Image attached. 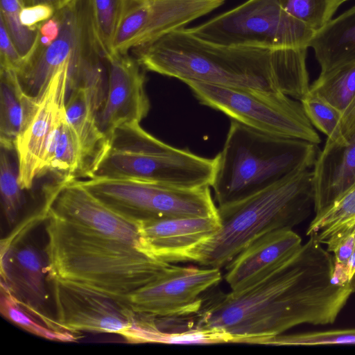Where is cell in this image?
<instances>
[{
  "instance_id": "cell-23",
  "label": "cell",
  "mask_w": 355,
  "mask_h": 355,
  "mask_svg": "<svg viewBox=\"0 0 355 355\" xmlns=\"http://www.w3.org/2000/svg\"><path fill=\"white\" fill-rule=\"evenodd\" d=\"M51 174L55 182H70L83 177L82 157L77 138L69 125L65 111L47 139L38 178Z\"/></svg>"
},
{
  "instance_id": "cell-21",
  "label": "cell",
  "mask_w": 355,
  "mask_h": 355,
  "mask_svg": "<svg viewBox=\"0 0 355 355\" xmlns=\"http://www.w3.org/2000/svg\"><path fill=\"white\" fill-rule=\"evenodd\" d=\"M309 47L313 49L321 74L354 63L355 6L315 31Z\"/></svg>"
},
{
  "instance_id": "cell-19",
  "label": "cell",
  "mask_w": 355,
  "mask_h": 355,
  "mask_svg": "<svg viewBox=\"0 0 355 355\" xmlns=\"http://www.w3.org/2000/svg\"><path fill=\"white\" fill-rule=\"evenodd\" d=\"M312 171L317 214L355 185V132L345 144L327 139Z\"/></svg>"
},
{
  "instance_id": "cell-40",
  "label": "cell",
  "mask_w": 355,
  "mask_h": 355,
  "mask_svg": "<svg viewBox=\"0 0 355 355\" xmlns=\"http://www.w3.org/2000/svg\"><path fill=\"white\" fill-rule=\"evenodd\" d=\"M350 284L353 289V291L355 292V273L350 280Z\"/></svg>"
},
{
  "instance_id": "cell-27",
  "label": "cell",
  "mask_w": 355,
  "mask_h": 355,
  "mask_svg": "<svg viewBox=\"0 0 355 355\" xmlns=\"http://www.w3.org/2000/svg\"><path fill=\"white\" fill-rule=\"evenodd\" d=\"M300 102L312 125L322 132L328 140L338 144L346 143L342 130V113L340 111L310 92Z\"/></svg>"
},
{
  "instance_id": "cell-5",
  "label": "cell",
  "mask_w": 355,
  "mask_h": 355,
  "mask_svg": "<svg viewBox=\"0 0 355 355\" xmlns=\"http://www.w3.org/2000/svg\"><path fill=\"white\" fill-rule=\"evenodd\" d=\"M312 209L313 171L304 169L242 201L218 207L220 228L196 251L192 262L220 268L260 236L300 224Z\"/></svg>"
},
{
  "instance_id": "cell-22",
  "label": "cell",
  "mask_w": 355,
  "mask_h": 355,
  "mask_svg": "<svg viewBox=\"0 0 355 355\" xmlns=\"http://www.w3.org/2000/svg\"><path fill=\"white\" fill-rule=\"evenodd\" d=\"M38 105V101L26 94L13 69H0V144L15 150V142Z\"/></svg>"
},
{
  "instance_id": "cell-37",
  "label": "cell",
  "mask_w": 355,
  "mask_h": 355,
  "mask_svg": "<svg viewBox=\"0 0 355 355\" xmlns=\"http://www.w3.org/2000/svg\"><path fill=\"white\" fill-rule=\"evenodd\" d=\"M40 35L52 43L59 35L60 24L58 19L53 16L49 19L40 24Z\"/></svg>"
},
{
  "instance_id": "cell-17",
  "label": "cell",
  "mask_w": 355,
  "mask_h": 355,
  "mask_svg": "<svg viewBox=\"0 0 355 355\" xmlns=\"http://www.w3.org/2000/svg\"><path fill=\"white\" fill-rule=\"evenodd\" d=\"M147 251L167 263L191 261L220 226L218 215L163 218L139 224Z\"/></svg>"
},
{
  "instance_id": "cell-35",
  "label": "cell",
  "mask_w": 355,
  "mask_h": 355,
  "mask_svg": "<svg viewBox=\"0 0 355 355\" xmlns=\"http://www.w3.org/2000/svg\"><path fill=\"white\" fill-rule=\"evenodd\" d=\"M355 248V231L345 237L336 246L334 253V263L347 266Z\"/></svg>"
},
{
  "instance_id": "cell-39",
  "label": "cell",
  "mask_w": 355,
  "mask_h": 355,
  "mask_svg": "<svg viewBox=\"0 0 355 355\" xmlns=\"http://www.w3.org/2000/svg\"><path fill=\"white\" fill-rule=\"evenodd\" d=\"M347 272L349 277V281L355 273V248L353 252L352 257H350L347 266Z\"/></svg>"
},
{
  "instance_id": "cell-25",
  "label": "cell",
  "mask_w": 355,
  "mask_h": 355,
  "mask_svg": "<svg viewBox=\"0 0 355 355\" xmlns=\"http://www.w3.org/2000/svg\"><path fill=\"white\" fill-rule=\"evenodd\" d=\"M309 92L328 102L343 115L355 98V62L320 73L310 85Z\"/></svg>"
},
{
  "instance_id": "cell-12",
  "label": "cell",
  "mask_w": 355,
  "mask_h": 355,
  "mask_svg": "<svg viewBox=\"0 0 355 355\" xmlns=\"http://www.w3.org/2000/svg\"><path fill=\"white\" fill-rule=\"evenodd\" d=\"M218 268L168 266L155 279L132 293L127 304L155 317H187L200 309L203 294L221 281Z\"/></svg>"
},
{
  "instance_id": "cell-1",
  "label": "cell",
  "mask_w": 355,
  "mask_h": 355,
  "mask_svg": "<svg viewBox=\"0 0 355 355\" xmlns=\"http://www.w3.org/2000/svg\"><path fill=\"white\" fill-rule=\"evenodd\" d=\"M44 206L48 281L56 279L127 303L132 293L171 264L147 252L137 225L79 184L61 188L51 210Z\"/></svg>"
},
{
  "instance_id": "cell-9",
  "label": "cell",
  "mask_w": 355,
  "mask_h": 355,
  "mask_svg": "<svg viewBox=\"0 0 355 355\" xmlns=\"http://www.w3.org/2000/svg\"><path fill=\"white\" fill-rule=\"evenodd\" d=\"M184 83L202 104L232 120L268 135L320 143L302 103L286 94L193 80Z\"/></svg>"
},
{
  "instance_id": "cell-28",
  "label": "cell",
  "mask_w": 355,
  "mask_h": 355,
  "mask_svg": "<svg viewBox=\"0 0 355 355\" xmlns=\"http://www.w3.org/2000/svg\"><path fill=\"white\" fill-rule=\"evenodd\" d=\"M22 0H1L0 19L23 60L32 52L40 36V24L24 26L19 17L24 8Z\"/></svg>"
},
{
  "instance_id": "cell-24",
  "label": "cell",
  "mask_w": 355,
  "mask_h": 355,
  "mask_svg": "<svg viewBox=\"0 0 355 355\" xmlns=\"http://www.w3.org/2000/svg\"><path fill=\"white\" fill-rule=\"evenodd\" d=\"M355 231V185L322 211L315 214L306 231L308 236L327 245L332 252L347 235Z\"/></svg>"
},
{
  "instance_id": "cell-29",
  "label": "cell",
  "mask_w": 355,
  "mask_h": 355,
  "mask_svg": "<svg viewBox=\"0 0 355 355\" xmlns=\"http://www.w3.org/2000/svg\"><path fill=\"white\" fill-rule=\"evenodd\" d=\"M292 17L317 31L331 19L342 0H279Z\"/></svg>"
},
{
  "instance_id": "cell-8",
  "label": "cell",
  "mask_w": 355,
  "mask_h": 355,
  "mask_svg": "<svg viewBox=\"0 0 355 355\" xmlns=\"http://www.w3.org/2000/svg\"><path fill=\"white\" fill-rule=\"evenodd\" d=\"M74 181L104 205L137 225L157 219L218 215L209 187L182 189L130 179Z\"/></svg>"
},
{
  "instance_id": "cell-6",
  "label": "cell",
  "mask_w": 355,
  "mask_h": 355,
  "mask_svg": "<svg viewBox=\"0 0 355 355\" xmlns=\"http://www.w3.org/2000/svg\"><path fill=\"white\" fill-rule=\"evenodd\" d=\"M138 122L117 128L88 179H130L195 189L211 186L215 159L155 138Z\"/></svg>"
},
{
  "instance_id": "cell-13",
  "label": "cell",
  "mask_w": 355,
  "mask_h": 355,
  "mask_svg": "<svg viewBox=\"0 0 355 355\" xmlns=\"http://www.w3.org/2000/svg\"><path fill=\"white\" fill-rule=\"evenodd\" d=\"M48 282L61 329L116 334L126 339L139 320L140 313L127 303L56 279Z\"/></svg>"
},
{
  "instance_id": "cell-4",
  "label": "cell",
  "mask_w": 355,
  "mask_h": 355,
  "mask_svg": "<svg viewBox=\"0 0 355 355\" xmlns=\"http://www.w3.org/2000/svg\"><path fill=\"white\" fill-rule=\"evenodd\" d=\"M318 144L268 135L232 120L214 157L211 186L218 207L242 201L302 170L313 167Z\"/></svg>"
},
{
  "instance_id": "cell-38",
  "label": "cell",
  "mask_w": 355,
  "mask_h": 355,
  "mask_svg": "<svg viewBox=\"0 0 355 355\" xmlns=\"http://www.w3.org/2000/svg\"><path fill=\"white\" fill-rule=\"evenodd\" d=\"M72 1L73 0H22V2L24 7L44 4L53 7L56 11L65 7Z\"/></svg>"
},
{
  "instance_id": "cell-20",
  "label": "cell",
  "mask_w": 355,
  "mask_h": 355,
  "mask_svg": "<svg viewBox=\"0 0 355 355\" xmlns=\"http://www.w3.org/2000/svg\"><path fill=\"white\" fill-rule=\"evenodd\" d=\"M97 104L90 92L78 87L69 92L65 102L67 121L73 131L81 152L83 177L87 178L107 146L108 139L96 123Z\"/></svg>"
},
{
  "instance_id": "cell-14",
  "label": "cell",
  "mask_w": 355,
  "mask_h": 355,
  "mask_svg": "<svg viewBox=\"0 0 355 355\" xmlns=\"http://www.w3.org/2000/svg\"><path fill=\"white\" fill-rule=\"evenodd\" d=\"M107 88L104 101L96 113V123L107 138L119 127L140 123L148 114L144 69L128 53L106 60Z\"/></svg>"
},
{
  "instance_id": "cell-33",
  "label": "cell",
  "mask_w": 355,
  "mask_h": 355,
  "mask_svg": "<svg viewBox=\"0 0 355 355\" xmlns=\"http://www.w3.org/2000/svg\"><path fill=\"white\" fill-rule=\"evenodd\" d=\"M23 59L12 42L6 26L0 19V69H19Z\"/></svg>"
},
{
  "instance_id": "cell-11",
  "label": "cell",
  "mask_w": 355,
  "mask_h": 355,
  "mask_svg": "<svg viewBox=\"0 0 355 355\" xmlns=\"http://www.w3.org/2000/svg\"><path fill=\"white\" fill-rule=\"evenodd\" d=\"M224 2L225 0H123L111 56L128 53L136 46L184 28Z\"/></svg>"
},
{
  "instance_id": "cell-3",
  "label": "cell",
  "mask_w": 355,
  "mask_h": 355,
  "mask_svg": "<svg viewBox=\"0 0 355 355\" xmlns=\"http://www.w3.org/2000/svg\"><path fill=\"white\" fill-rule=\"evenodd\" d=\"M306 51L216 44L185 28L130 50L144 70L182 82L282 93L300 101L310 91Z\"/></svg>"
},
{
  "instance_id": "cell-18",
  "label": "cell",
  "mask_w": 355,
  "mask_h": 355,
  "mask_svg": "<svg viewBox=\"0 0 355 355\" xmlns=\"http://www.w3.org/2000/svg\"><path fill=\"white\" fill-rule=\"evenodd\" d=\"M302 245L292 229H282L255 239L227 265L225 279L232 291L257 282Z\"/></svg>"
},
{
  "instance_id": "cell-16",
  "label": "cell",
  "mask_w": 355,
  "mask_h": 355,
  "mask_svg": "<svg viewBox=\"0 0 355 355\" xmlns=\"http://www.w3.org/2000/svg\"><path fill=\"white\" fill-rule=\"evenodd\" d=\"M1 286L39 316L48 315V263L45 254L24 236L5 239L1 247Z\"/></svg>"
},
{
  "instance_id": "cell-30",
  "label": "cell",
  "mask_w": 355,
  "mask_h": 355,
  "mask_svg": "<svg viewBox=\"0 0 355 355\" xmlns=\"http://www.w3.org/2000/svg\"><path fill=\"white\" fill-rule=\"evenodd\" d=\"M9 151L1 147L0 192L5 217L8 223H12L22 205L23 189L19 182L18 167L13 164Z\"/></svg>"
},
{
  "instance_id": "cell-2",
  "label": "cell",
  "mask_w": 355,
  "mask_h": 355,
  "mask_svg": "<svg viewBox=\"0 0 355 355\" xmlns=\"http://www.w3.org/2000/svg\"><path fill=\"white\" fill-rule=\"evenodd\" d=\"M334 258L313 236L266 277L239 291L205 295L193 327L259 344L302 324H332L354 293L333 282Z\"/></svg>"
},
{
  "instance_id": "cell-31",
  "label": "cell",
  "mask_w": 355,
  "mask_h": 355,
  "mask_svg": "<svg viewBox=\"0 0 355 355\" xmlns=\"http://www.w3.org/2000/svg\"><path fill=\"white\" fill-rule=\"evenodd\" d=\"M259 344L275 345H355V329H334L296 334H279Z\"/></svg>"
},
{
  "instance_id": "cell-41",
  "label": "cell",
  "mask_w": 355,
  "mask_h": 355,
  "mask_svg": "<svg viewBox=\"0 0 355 355\" xmlns=\"http://www.w3.org/2000/svg\"><path fill=\"white\" fill-rule=\"evenodd\" d=\"M342 1H343V2H345V1H347V0H342Z\"/></svg>"
},
{
  "instance_id": "cell-15",
  "label": "cell",
  "mask_w": 355,
  "mask_h": 355,
  "mask_svg": "<svg viewBox=\"0 0 355 355\" xmlns=\"http://www.w3.org/2000/svg\"><path fill=\"white\" fill-rule=\"evenodd\" d=\"M70 64L71 60H67L53 74L33 116L15 142L19 182L23 190L31 189L38 178L47 139L65 110Z\"/></svg>"
},
{
  "instance_id": "cell-32",
  "label": "cell",
  "mask_w": 355,
  "mask_h": 355,
  "mask_svg": "<svg viewBox=\"0 0 355 355\" xmlns=\"http://www.w3.org/2000/svg\"><path fill=\"white\" fill-rule=\"evenodd\" d=\"M123 0H92L94 24L105 60L112 55V45Z\"/></svg>"
},
{
  "instance_id": "cell-36",
  "label": "cell",
  "mask_w": 355,
  "mask_h": 355,
  "mask_svg": "<svg viewBox=\"0 0 355 355\" xmlns=\"http://www.w3.org/2000/svg\"><path fill=\"white\" fill-rule=\"evenodd\" d=\"M341 126L346 140L355 132V98L343 114Z\"/></svg>"
},
{
  "instance_id": "cell-34",
  "label": "cell",
  "mask_w": 355,
  "mask_h": 355,
  "mask_svg": "<svg viewBox=\"0 0 355 355\" xmlns=\"http://www.w3.org/2000/svg\"><path fill=\"white\" fill-rule=\"evenodd\" d=\"M55 9L48 5L39 4L24 7L19 14L21 24L28 27L35 26L51 18Z\"/></svg>"
},
{
  "instance_id": "cell-10",
  "label": "cell",
  "mask_w": 355,
  "mask_h": 355,
  "mask_svg": "<svg viewBox=\"0 0 355 355\" xmlns=\"http://www.w3.org/2000/svg\"><path fill=\"white\" fill-rule=\"evenodd\" d=\"M189 30L216 44L266 49H308L315 33L289 15L279 0H248Z\"/></svg>"
},
{
  "instance_id": "cell-26",
  "label": "cell",
  "mask_w": 355,
  "mask_h": 355,
  "mask_svg": "<svg viewBox=\"0 0 355 355\" xmlns=\"http://www.w3.org/2000/svg\"><path fill=\"white\" fill-rule=\"evenodd\" d=\"M1 287V313L10 322L31 334L49 340L71 342L79 338L77 333L49 328L6 288Z\"/></svg>"
},
{
  "instance_id": "cell-7",
  "label": "cell",
  "mask_w": 355,
  "mask_h": 355,
  "mask_svg": "<svg viewBox=\"0 0 355 355\" xmlns=\"http://www.w3.org/2000/svg\"><path fill=\"white\" fill-rule=\"evenodd\" d=\"M53 16L60 24L58 37L48 46L38 39L16 71L24 92L37 101L67 60H72L70 80L76 83L98 71L105 63L96 34L92 0H73Z\"/></svg>"
}]
</instances>
